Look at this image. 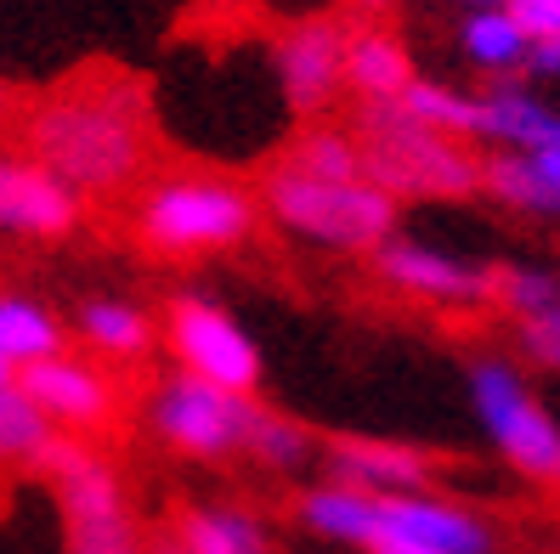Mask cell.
Returning <instances> with one entry per match:
<instances>
[{"label":"cell","instance_id":"6da1fadb","mask_svg":"<svg viewBox=\"0 0 560 554\" xmlns=\"http://www.w3.org/2000/svg\"><path fill=\"white\" fill-rule=\"evenodd\" d=\"M18 142L74 199H119L153 165V114L137 80L85 69L18 119Z\"/></svg>","mask_w":560,"mask_h":554},{"label":"cell","instance_id":"7a4b0ae2","mask_svg":"<svg viewBox=\"0 0 560 554\" xmlns=\"http://www.w3.org/2000/svg\"><path fill=\"white\" fill-rule=\"evenodd\" d=\"M351 142L362 153V176L397 204L402 199H470L481 187V158L465 142L442 137V130H424L397 103L357 108Z\"/></svg>","mask_w":560,"mask_h":554},{"label":"cell","instance_id":"3957f363","mask_svg":"<svg viewBox=\"0 0 560 554\" xmlns=\"http://www.w3.org/2000/svg\"><path fill=\"white\" fill-rule=\"evenodd\" d=\"M260 204L233 176H164L142 192L137 204V238L142 249L164 260H199V255H226L255 238Z\"/></svg>","mask_w":560,"mask_h":554},{"label":"cell","instance_id":"277c9868","mask_svg":"<svg viewBox=\"0 0 560 554\" xmlns=\"http://www.w3.org/2000/svg\"><path fill=\"white\" fill-rule=\"evenodd\" d=\"M267 210L289 238H306L317 249H340V255L380 249L390 238V226H397V199H385L369 176L323 181V176L294 170L289 158H278L267 170Z\"/></svg>","mask_w":560,"mask_h":554},{"label":"cell","instance_id":"5b68a950","mask_svg":"<svg viewBox=\"0 0 560 554\" xmlns=\"http://www.w3.org/2000/svg\"><path fill=\"white\" fill-rule=\"evenodd\" d=\"M35 470L51 481L62 532H69V554H148V538L137 515L125 504V486L114 464L80 436H51Z\"/></svg>","mask_w":560,"mask_h":554},{"label":"cell","instance_id":"8992f818","mask_svg":"<svg viewBox=\"0 0 560 554\" xmlns=\"http://www.w3.org/2000/svg\"><path fill=\"white\" fill-rule=\"evenodd\" d=\"M470 402L481 413V431L504 452V464L526 481H555L560 475V425L544 413L533 385L521 379L504 356H476L470 363Z\"/></svg>","mask_w":560,"mask_h":554},{"label":"cell","instance_id":"52a82bcc","mask_svg":"<svg viewBox=\"0 0 560 554\" xmlns=\"http://www.w3.org/2000/svg\"><path fill=\"white\" fill-rule=\"evenodd\" d=\"M255 408V397H233V390H215L192 374H171L148 397V425L182 459H233V452H244Z\"/></svg>","mask_w":560,"mask_h":554},{"label":"cell","instance_id":"ba28073f","mask_svg":"<svg viewBox=\"0 0 560 554\" xmlns=\"http://www.w3.org/2000/svg\"><path fill=\"white\" fill-rule=\"evenodd\" d=\"M164 351L176 356V374H192L215 390H233V397L260 390V345L215 300L176 295L164 306Z\"/></svg>","mask_w":560,"mask_h":554},{"label":"cell","instance_id":"9c48e42d","mask_svg":"<svg viewBox=\"0 0 560 554\" xmlns=\"http://www.w3.org/2000/svg\"><path fill=\"white\" fill-rule=\"evenodd\" d=\"M272 74L289 114H323L346 85V23L301 17L272 40Z\"/></svg>","mask_w":560,"mask_h":554},{"label":"cell","instance_id":"30bf717a","mask_svg":"<svg viewBox=\"0 0 560 554\" xmlns=\"http://www.w3.org/2000/svg\"><path fill=\"white\" fill-rule=\"evenodd\" d=\"M18 385H23V397L51 419V431H62V436L108 431L114 419H119L114 379L103 368H91V363L62 356V351L57 356H40V363H28V368H18Z\"/></svg>","mask_w":560,"mask_h":554},{"label":"cell","instance_id":"8fae6325","mask_svg":"<svg viewBox=\"0 0 560 554\" xmlns=\"http://www.w3.org/2000/svg\"><path fill=\"white\" fill-rule=\"evenodd\" d=\"M374 272L402 288L413 300H436V306H487L499 295V272L476 267V260H458L447 249L413 244V238H385L374 249Z\"/></svg>","mask_w":560,"mask_h":554},{"label":"cell","instance_id":"7c38bea8","mask_svg":"<svg viewBox=\"0 0 560 554\" xmlns=\"http://www.w3.org/2000/svg\"><path fill=\"white\" fill-rule=\"evenodd\" d=\"M80 226V199L35 158H0V233L57 244Z\"/></svg>","mask_w":560,"mask_h":554},{"label":"cell","instance_id":"4fadbf2b","mask_svg":"<svg viewBox=\"0 0 560 554\" xmlns=\"http://www.w3.org/2000/svg\"><path fill=\"white\" fill-rule=\"evenodd\" d=\"M402 538L431 554H492L487 520L470 515L465 504H447L431 493H402V498H380V527L374 538Z\"/></svg>","mask_w":560,"mask_h":554},{"label":"cell","instance_id":"5bb4252c","mask_svg":"<svg viewBox=\"0 0 560 554\" xmlns=\"http://www.w3.org/2000/svg\"><path fill=\"white\" fill-rule=\"evenodd\" d=\"M328 470L346 486H362L374 498H402V493H424L431 481V459L408 441H380V436H335L328 441Z\"/></svg>","mask_w":560,"mask_h":554},{"label":"cell","instance_id":"9a60e30c","mask_svg":"<svg viewBox=\"0 0 560 554\" xmlns=\"http://www.w3.org/2000/svg\"><path fill=\"white\" fill-rule=\"evenodd\" d=\"M476 137L499 142L504 153H538L560 142V114L526 85L499 80L492 91L476 96Z\"/></svg>","mask_w":560,"mask_h":554},{"label":"cell","instance_id":"2e32d148","mask_svg":"<svg viewBox=\"0 0 560 554\" xmlns=\"http://www.w3.org/2000/svg\"><path fill=\"white\" fill-rule=\"evenodd\" d=\"M346 85L362 108L397 103L413 85V57L390 28H346Z\"/></svg>","mask_w":560,"mask_h":554},{"label":"cell","instance_id":"e0dca14e","mask_svg":"<svg viewBox=\"0 0 560 554\" xmlns=\"http://www.w3.org/2000/svg\"><path fill=\"white\" fill-rule=\"evenodd\" d=\"M294 520H301L312 538H323V543L369 549L374 527H380V498L362 493V486H346V481H323V486H312V493H301Z\"/></svg>","mask_w":560,"mask_h":554},{"label":"cell","instance_id":"ac0fdd59","mask_svg":"<svg viewBox=\"0 0 560 554\" xmlns=\"http://www.w3.org/2000/svg\"><path fill=\"white\" fill-rule=\"evenodd\" d=\"M159 554H272V538L249 509L210 504V509H187Z\"/></svg>","mask_w":560,"mask_h":554},{"label":"cell","instance_id":"d6986e66","mask_svg":"<svg viewBox=\"0 0 560 554\" xmlns=\"http://www.w3.org/2000/svg\"><path fill=\"white\" fill-rule=\"evenodd\" d=\"M62 351V322L40 306V300H23V295H0V356L12 368H28L40 356Z\"/></svg>","mask_w":560,"mask_h":554},{"label":"cell","instance_id":"ffe728a7","mask_svg":"<svg viewBox=\"0 0 560 554\" xmlns=\"http://www.w3.org/2000/svg\"><path fill=\"white\" fill-rule=\"evenodd\" d=\"M80 334L114 356V363H130V356H142L153 345V317L130 300H85L80 306Z\"/></svg>","mask_w":560,"mask_h":554},{"label":"cell","instance_id":"44dd1931","mask_svg":"<svg viewBox=\"0 0 560 554\" xmlns=\"http://www.w3.org/2000/svg\"><path fill=\"white\" fill-rule=\"evenodd\" d=\"M458 46H465V57L476 62V69L510 74V69H521V62H526V46H533V40L521 35L515 17L504 7H481V12L465 17V28H458Z\"/></svg>","mask_w":560,"mask_h":554},{"label":"cell","instance_id":"7402d4cb","mask_svg":"<svg viewBox=\"0 0 560 554\" xmlns=\"http://www.w3.org/2000/svg\"><path fill=\"white\" fill-rule=\"evenodd\" d=\"M51 436V419L23 397V385H0V470H35Z\"/></svg>","mask_w":560,"mask_h":554},{"label":"cell","instance_id":"603a6c76","mask_svg":"<svg viewBox=\"0 0 560 554\" xmlns=\"http://www.w3.org/2000/svg\"><path fill=\"white\" fill-rule=\"evenodd\" d=\"M244 452L255 464H267V470H306L317 459V436L306 425H294V419L272 413V408H255L249 419V436H244Z\"/></svg>","mask_w":560,"mask_h":554},{"label":"cell","instance_id":"cb8c5ba5","mask_svg":"<svg viewBox=\"0 0 560 554\" xmlns=\"http://www.w3.org/2000/svg\"><path fill=\"white\" fill-rule=\"evenodd\" d=\"M481 187L492 192V199H504L510 210L560 215V187H549L526 153H499V158H487V165H481Z\"/></svg>","mask_w":560,"mask_h":554},{"label":"cell","instance_id":"d4e9b609","mask_svg":"<svg viewBox=\"0 0 560 554\" xmlns=\"http://www.w3.org/2000/svg\"><path fill=\"white\" fill-rule=\"evenodd\" d=\"M397 108H402L408 119H419L424 130H442V137H453V142L476 137V96L453 91V85H436V80H419V74H413V85L397 96Z\"/></svg>","mask_w":560,"mask_h":554},{"label":"cell","instance_id":"484cf974","mask_svg":"<svg viewBox=\"0 0 560 554\" xmlns=\"http://www.w3.org/2000/svg\"><path fill=\"white\" fill-rule=\"evenodd\" d=\"M283 158L294 170L323 176V181H362V153L351 142V130H335V125H306L301 137L289 142Z\"/></svg>","mask_w":560,"mask_h":554},{"label":"cell","instance_id":"4316f807","mask_svg":"<svg viewBox=\"0 0 560 554\" xmlns=\"http://www.w3.org/2000/svg\"><path fill=\"white\" fill-rule=\"evenodd\" d=\"M492 300H504L521 322L544 317L549 306H560V278L544 272V267H499V295Z\"/></svg>","mask_w":560,"mask_h":554},{"label":"cell","instance_id":"83f0119b","mask_svg":"<svg viewBox=\"0 0 560 554\" xmlns=\"http://www.w3.org/2000/svg\"><path fill=\"white\" fill-rule=\"evenodd\" d=\"M521 351L533 356V363H544V368H560V306L521 322Z\"/></svg>","mask_w":560,"mask_h":554},{"label":"cell","instance_id":"f1b7e54d","mask_svg":"<svg viewBox=\"0 0 560 554\" xmlns=\"http://www.w3.org/2000/svg\"><path fill=\"white\" fill-rule=\"evenodd\" d=\"M504 12L515 17V28H521L533 46L560 35V0H504Z\"/></svg>","mask_w":560,"mask_h":554},{"label":"cell","instance_id":"f546056e","mask_svg":"<svg viewBox=\"0 0 560 554\" xmlns=\"http://www.w3.org/2000/svg\"><path fill=\"white\" fill-rule=\"evenodd\" d=\"M526 74H538V80H560V35L555 40H538V46H526V62H521Z\"/></svg>","mask_w":560,"mask_h":554},{"label":"cell","instance_id":"4dcf8cb0","mask_svg":"<svg viewBox=\"0 0 560 554\" xmlns=\"http://www.w3.org/2000/svg\"><path fill=\"white\" fill-rule=\"evenodd\" d=\"M526 158L538 165V176H544L549 187H560V142H555V148H538V153H526Z\"/></svg>","mask_w":560,"mask_h":554},{"label":"cell","instance_id":"1f68e13d","mask_svg":"<svg viewBox=\"0 0 560 554\" xmlns=\"http://www.w3.org/2000/svg\"><path fill=\"white\" fill-rule=\"evenodd\" d=\"M369 554H431V549H419V543H402V538H385V532H380V538L369 543Z\"/></svg>","mask_w":560,"mask_h":554},{"label":"cell","instance_id":"d6a6232c","mask_svg":"<svg viewBox=\"0 0 560 554\" xmlns=\"http://www.w3.org/2000/svg\"><path fill=\"white\" fill-rule=\"evenodd\" d=\"M0 385H18V368L7 363V356H0Z\"/></svg>","mask_w":560,"mask_h":554},{"label":"cell","instance_id":"836d02e7","mask_svg":"<svg viewBox=\"0 0 560 554\" xmlns=\"http://www.w3.org/2000/svg\"><path fill=\"white\" fill-rule=\"evenodd\" d=\"M458 7H470V12H481V7H504V0H458Z\"/></svg>","mask_w":560,"mask_h":554},{"label":"cell","instance_id":"e575fe53","mask_svg":"<svg viewBox=\"0 0 560 554\" xmlns=\"http://www.w3.org/2000/svg\"><path fill=\"white\" fill-rule=\"evenodd\" d=\"M0 119H12V96H7V85H0Z\"/></svg>","mask_w":560,"mask_h":554},{"label":"cell","instance_id":"d590c367","mask_svg":"<svg viewBox=\"0 0 560 554\" xmlns=\"http://www.w3.org/2000/svg\"><path fill=\"white\" fill-rule=\"evenodd\" d=\"M205 7H221L226 12V7H244V0H205Z\"/></svg>","mask_w":560,"mask_h":554},{"label":"cell","instance_id":"8d00e7d4","mask_svg":"<svg viewBox=\"0 0 560 554\" xmlns=\"http://www.w3.org/2000/svg\"><path fill=\"white\" fill-rule=\"evenodd\" d=\"M362 7H385V0H362Z\"/></svg>","mask_w":560,"mask_h":554},{"label":"cell","instance_id":"74e56055","mask_svg":"<svg viewBox=\"0 0 560 554\" xmlns=\"http://www.w3.org/2000/svg\"><path fill=\"white\" fill-rule=\"evenodd\" d=\"M555 481H560V475H555Z\"/></svg>","mask_w":560,"mask_h":554}]
</instances>
